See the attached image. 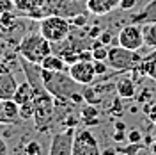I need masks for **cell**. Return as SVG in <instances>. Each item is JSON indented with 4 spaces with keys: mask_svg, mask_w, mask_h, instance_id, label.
I'll return each instance as SVG.
<instances>
[{
    "mask_svg": "<svg viewBox=\"0 0 156 155\" xmlns=\"http://www.w3.org/2000/svg\"><path fill=\"white\" fill-rule=\"evenodd\" d=\"M82 93H83V100H85V104H90V105H101V102H103V95L98 91V87L94 86V84L82 86Z\"/></svg>",
    "mask_w": 156,
    "mask_h": 155,
    "instance_id": "e0dca14e",
    "label": "cell"
},
{
    "mask_svg": "<svg viewBox=\"0 0 156 155\" xmlns=\"http://www.w3.org/2000/svg\"><path fill=\"white\" fill-rule=\"evenodd\" d=\"M21 61V68H23V73L27 75V80H29L32 87H34V123H36V130L41 132V134H46L50 130V127L53 123V118H55V96L50 93L43 78H41V66L39 64H34V62H29L25 59L20 57Z\"/></svg>",
    "mask_w": 156,
    "mask_h": 155,
    "instance_id": "6da1fadb",
    "label": "cell"
},
{
    "mask_svg": "<svg viewBox=\"0 0 156 155\" xmlns=\"http://www.w3.org/2000/svg\"><path fill=\"white\" fill-rule=\"evenodd\" d=\"M142 32H144V45L156 50V21L142 23Z\"/></svg>",
    "mask_w": 156,
    "mask_h": 155,
    "instance_id": "ac0fdd59",
    "label": "cell"
},
{
    "mask_svg": "<svg viewBox=\"0 0 156 155\" xmlns=\"http://www.w3.org/2000/svg\"><path fill=\"white\" fill-rule=\"evenodd\" d=\"M151 150H153V152H154V153H156V141H154V143H153V145H151Z\"/></svg>",
    "mask_w": 156,
    "mask_h": 155,
    "instance_id": "e575fe53",
    "label": "cell"
},
{
    "mask_svg": "<svg viewBox=\"0 0 156 155\" xmlns=\"http://www.w3.org/2000/svg\"><path fill=\"white\" fill-rule=\"evenodd\" d=\"M94 62V70H96V73L98 75H107L108 73V66L107 64V61H92Z\"/></svg>",
    "mask_w": 156,
    "mask_h": 155,
    "instance_id": "484cf974",
    "label": "cell"
},
{
    "mask_svg": "<svg viewBox=\"0 0 156 155\" xmlns=\"http://www.w3.org/2000/svg\"><path fill=\"white\" fill-rule=\"evenodd\" d=\"M34 118V102H27L20 105V119H32Z\"/></svg>",
    "mask_w": 156,
    "mask_h": 155,
    "instance_id": "44dd1931",
    "label": "cell"
},
{
    "mask_svg": "<svg viewBox=\"0 0 156 155\" xmlns=\"http://www.w3.org/2000/svg\"><path fill=\"white\" fill-rule=\"evenodd\" d=\"M80 121L83 123L85 127H94L99 123V111H98V105H87L82 109V112H80Z\"/></svg>",
    "mask_w": 156,
    "mask_h": 155,
    "instance_id": "2e32d148",
    "label": "cell"
},
{
    "mask_svg": "<svg viewBox=\"0 0 156 155\" xmlns=\"http://www.w3.org/2000/svg\"><path fill=\"white\" fill-rule=\"evenodd\" d=\"M115 152H119V153H126V155H136V153L146 152V148H144V145H140V143H131V141H128L126 146L117 148Z\"/></svg>",
    "mask_w": 156,
    "mask_h": 155,
    "instance_id": "ffe728a7",
    "label": "cell"
},
{
    "mask_svg": "<svg viewBox=\"0 0 156 155\" xmlns=\"http://www.w3.org/2000/svg\"><path fill=\"white\" fill-rule=\"evenodd\" d=\"M144 112H146L147 118L156 125V102H151V104L147 102L146 105H144Z\"/></svg>",
    "mask_w": 156,
    "mask_h": 155,
    "instance_id": "d4e9b609",
    "label": "cell"
},
{
    "mask_svg": "<svg viewBox=\"0 0 156 155\" xmlns=\"http://www.w3.org/2000/svg\"><path fill=\"white\" fill-rule=\"evenodd\" d=\"M69 29H71V23L68 18L60 16V14H50L44 16L39 23V32L48 39L51 45H57L62 43L69 38Z\"/></svg>",
    "mask_w": 156,
    "mask_h": 155,
    "instance_id": "277c9868",
    "label": "cell"
},
{
    "mask_svg": "<svg viewBox=\"0 0 156 155\" xmlns=\"http://www.w3.org/2000/svg\"><path fill=\"white\" fill-rule=\"evenodd\" d=\"M154 141H156V137H154Z\"/></svg>",
    "mask_w": 156,
    "mask_h": 155,
    "instance_id": "d590c367",
    "label": "cell"
},
{
    "mask_svg": "<svg viewBox=\"0 0 156 155\" xmlns=\"http://www.w3.org/2000/svg\"><path fill=\"white\" fill-rule=\"evenodd\" d=\"M0 123H4V125H9L11 119L5 116V112H4V105H2V100H0Z\"/></svg>",
    "mask_w": 156,
    "mask_h": 155,
    "instance_id": "4dcf8cb0",
    "label": "cell"
},
{
    "mask_svg": "<svg viewBox=\"0 0 156 155\" xmlns=\"http://www.w3.org/2000/svg\"><path fill=\"white\" fill-rule=\"evenodd\" d=\"M51 52H53L51 43L41 32H29L27 36L21 38L18 45V57L34 62V64H41L43 59L50 55Z\"/></svg>",
    "mask_w": 156,
    "mask_h": 155,
    "instance_id": "3957f363",
    "label": "cell"
},
{
    "mask_svg": "<svg viewBox=\"0 0 156 155\" xmlns=\"http://www.w3.org/2000/svg\"><path fill=\"white\" fill-rule=\"evenodd\" d=\"M32 98H34V87H32V84H30L29 80H23L21 84H18L14 95H12V100L18 105H21V104L32 102Z\"/></svg>",
    "mask_w": 156,
    "mask_h": 155,
    "instance_id": "5bb4252c",
    "label": "cell"
},
{
    "mask_svg": "<svg viewBox=\"0 0 156 155\" xmlns=\"http://www.w3.org/2000/svg\"><path fill=\"white\" fill-rule=\"evenodd\" d=\"M41 68L44 70H50V71H66L68 70V62L64 61V57L60 54H50L46 57L43 59V62L39 64Z\"/></svg>",
    "mask_w": 156,
    "mask_h": 155,
    "instance_id": "4fadbf2b",
    "label": "cell"
},
{
    "mask_svg": "<svg viewBox=\"0 0 156 155\" xmlns=\"http://www.w3.org/2000/svg\"><path fill=\"white\" fill-rule=\"evenodd\" d=\"M99 41H101V43H103V45H110V43H112V34H110V32H108V30H101V34H99Z\"/></svg>",
    "mask_w": 156,
    "mask_h": 155,
    "instance_id": "f1b7e54d",
    "label": "cell"
},
{
    "mask_svg": "<svg viewBox=\"0 0 156 155\" xmlns=\"http://www.w3.org/2000/svg\"><path fill=\"white\" fill-rule=\"evenodd\" d=\"M23 152L27 155H41L43 153V148H41V145H39L37 141H29L25 145V148H23Z\"/></svg>",
    "mask_w": 156,
    "mask_h": 155,
    "instance_id": "7402d4cb",
    "label": "cell"
},
{
    "mask_svg": "<svg viewBox=\"0 0 156 155\" xmlns=\"http://www.w3.org/2000/svg\"><path fill=\"white\" fill-rule=\"evenodd\" d=\"M41 78L50 93L55 96L57 105H80L83 104V93H82V84L75 82L66 75L64 71H50V70L41 68Z\"/></svg>",
    "mask_w": 156,
    "mask_h": 155,
    "instance_id": "7a4b0ae2",
    "label": "cell"
},
{
    "mask_svg": "<svg viewBox=\"0 0 156 155\" xmlns=\"http://www.w3.org/2000/svg\"><path fill=\"white\" fill-rule=\"evenodd\" d=\"M92 50V61H107L108 57V47L107 45H103L99 39H98L96 43L90 47Z\"/></svg>",
    "mask_w": 156,
    "mask_h": 155,
    "instance_id": "d6986e66",
    "label": "cell"
},
{
    "mask_svg": "<svg viewBox=\"0 0 156 155\" xmlns=\"http://www.w3.org/2000/svg\"><path fill=\"white\" fill-rule=\"evenodd\" d=\"M133 23H147V21H156V0H151L140 13L131 16Z\"/></svg>",
    "mask_w": 156,
    "mask_h": 155,
    "instance_id": "9a60e30c",
    "label": "cell"
},
{
    "mask_svg": "<svg viewBox=\"0 0 156 155\" xmlns=\"http://www.w3.org/2000/svg\"><path fill=\"white\" fill-rule=\"evenodd\" d=\"M126 139H128V141H131V143H142V139H144V137H142V134H140L136 128H133V130H129V132H128Z\"/></svg>",
    "mask_w": 156,
    "mask_h": 155,
    "instance_id": "83f0119b",
    "label": "cell"
},
{
    "mask_svg": "<svg viewBox=\"0 0 156 155\" xmlns=\"http://www.w3.org/2000/svg\"><path fill=\"white\" fill-rule=\"evenodd\" d=\"M115 130H126V125H124V123H121V121H117V123H115Z\"/></svg>",
    "mask_w": 156,
    "mask_h": 155,
    "instance_id": "836d02e7",
    "label": "cell"
},
{
    "mask_svg": "<svg viewBox=\"0 0 156 155\" xmlns=\"http://www.w3.org/2000/svg\"><path fill=\"white\" fill-rule=\"evenodd\" d=\"M75 127H68L53 134L50 143V155H73V141H75Z\"/></svg>",
    "mask_w": 156,
    "mask_h": 155,
    "instance_id": "ba28073f",
    "label": "cell"
},
{
    "mask_svg": "<svg viewBox=\"0 0 156 155\" xmlns=\"http://www.w3.org/2000/svg\"><path fill=\"white\" fill-rule=\"evenodd\" d=\"M117 43L128 50H138L144 47V32H142V23H128L117 34Z\"/></svg>",
    "mask_w": 156,
    "mask_h": 155,
    "instance_id": "52a82bcc",
    "label": "cell"
},
{
    "mask_svg": "<svg viewBox=\"0 0 156 155\" xmlns=\"http://www.w3.org/2000/svg\"><path fill=\"white\" fill-rule=\"evenodd\" d=\"M68 73L75 82L82 84V86L94 84L98 78V73H96V70H94V62L92 61H76V62L69 64Z\"/></svg>",
    "mask_w": 156,
    "mask_h": 155,
    "instance_id": "9c48e42d",
    "label": "cell"
},
{
    "mask_svg": "<svg viewBox=\"0 0 156 155\" xmlns=\"http://www.w3.org/2000/svg\"><path fill=\"white\" fill-rule=\"evenodd\" d=\"M87 20L89 16L83 13V14H75L73 18L69 20V23H71V27H76V29H83L85 25H87Z\"/></svg>",
    "mask_w": 156,
    "mask_h": 155,
    "instance_id": "603a6c76",
    "label": "cell"
},
{
    "mask_svg": "<svg viewBox=\"0 0 156 155\" xmlns=\"http://www.w3.org/2000/svg\"><path fill=\"white\" fill-rule=\"evenodd\" d=\"M115 93L121 98H133L136 95V80L133 77H121L115 82Z\"/></svg>",
    "mask_w": 156,
    "mask_h": 155,
    "instance_id": "7c38bea8",
    "label": "cell"
},
{
    "mask_svg": "<svg viewBox=\"0 0 156 155\" xmlns=\"http://www.w3.org/2000/svg\"><path fill=\"white\" fill-rule=\"evenodd\" d=\"M87 11L96 16H105L121 6V0H87Z\"/></svg>",
    "mask_w": 156,
    "mask_h": 155,
    "instance_id": "8fae6325",
    "label": "cell"
},
{
    "mask_svg": "<svg viewBox=\"0 0 156 155\" xmlns=\"http://www.w3.org/2000/svg\"><path fill=\"white\" fill-rule=\"evenodd\" d=\"M99 153H101V148L98 146V139L90 132V128L75 130L73 155H99Z\"/></svg>",
    "mask_w": 156,
    "mask_h": 155,
    "instance_id": "8992f818",
    "label": "cell"
},
{
    "mask_svg": "<svg viewBox=\"0 0 156 155\" xmlns=\"http://www.w3.org/2000/svg\"><path fill=\"white\" fill-rule=\"evenodd\" d=\"M5 153H9V146L4 141V137H0V155H5Z\"/></svg>",
    "mask_w": 156,
    "mask_h": 155,
    "instance_id": "1f68e13d",
    "label": "cell"
},
{
    "mask_svg": "<svg viewBox=\"0 0 156 155\" xmlns=\"http://www.w3.org/2000/svg\"><path fill=\"white\" fill-rule=\"evenodd\" d=\"M12 9H14V2L12 0H0V16L11 13Z\"/></svg>",
    "mask_w": 156,
    "mask_h": 155,
    "instance_id": "4316f807",
    "label": "cell"
},
{
    "mask_svg": "<svg viewBox=\"0 0 156 155\" xmlns=\"http://www.w3.org/2000/svg\"><path fill=\"white\" fill-rule=\"evenodd\" d=\"M140 61H142V57L136 54V50H128L124 47H121V45L108 47L107 62L114 71H119V73L133 71L140 64Z\"/></svg>",
    "mask_w": 156,
    "mask_h": 155,
    "instance_id": "5b68a950",
    "label": "cell"
},
{
    "mask_svg": "<svg viewBox=\"0 0 156 155\" xmlns=\"http://www.w3.org/2000/svg\"><path fill=\"white\" fill-rule=\"evenodd\" d=\"M122 111H124V107H122V98H114V102H112V107L108 109V112H112V116H121L122 114Z\"/></svg>",
    "mask_w": 156,
    "mask_h": 155,
    "instance_id": "cb8c5ba5",
    "label": "cell"
},
{
    "mask_svg": "<svg viewBox=\"0 0 156 155\" xmlns=\"http://www.w3.org/2000/svg\"><path fill=\"white\" fill-rule=\"evenodd\" d=\"M136 6V0H121V9L122 11H131Z\"/></svg>",
    "mask_w": 156,
    "mask_h": 155,
    "instance_id": "f546056e",
    "label": "cell"
},
{
    "mask_svg": "<svg viewBox=\"0 0 156 155\" xmlns=\"http://www.w3.org/2000/svg\"><path fill=\"white\" fill-rule=\"evenodd\" d=\"M16 87H18V82H16L14 75L7 68H2L0 66V100L12 98Z\"/></svg>",
    "mask_w": 156,
    "mask_h": 155,
    "instance_id": "30bf717a",
    "label": "cell"
},
{
    "mask_svg": "<svg viewBox=\"0 0 156 155\" xmlns=\"http://www.w3.org/2000/svg\"><path fill=\"white\" fill-rule=\"evenodd\" d=\"M114 141H115V143L124 141V130H115V134H114Z\"/></svg>",
    "mask_w": 156,
    "mask_h": 155,
    "instance_id": "d6a6232c",
    "label": "cell"
}]
</instances>
